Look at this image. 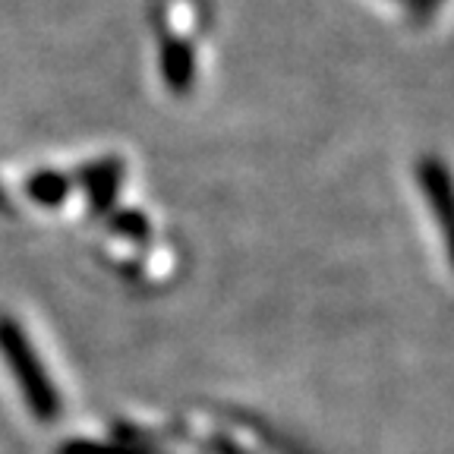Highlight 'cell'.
I'll return each mask as SVG.
<instances>
[{
  "instance_id": "obj_1",
  "label": "cell",
  "mask_w": 454,
  "mask_h": 454,
  "mask_svg": "<svg viewBox=\"0 0 454 454\" xmlns=\"http://www.w3.org/2000/svg\"><path fill=\"white\" fill-rule=\"evenodd\" d=\"M0 350L7 354V363L13 369L16 382L26 391L28 407L38 413L42 419H51L57 413V395L51 388V382L44 379V369L38 366V356L32 350L22 332L10 319H0Z\"/></svg>"
}]
</instances>
